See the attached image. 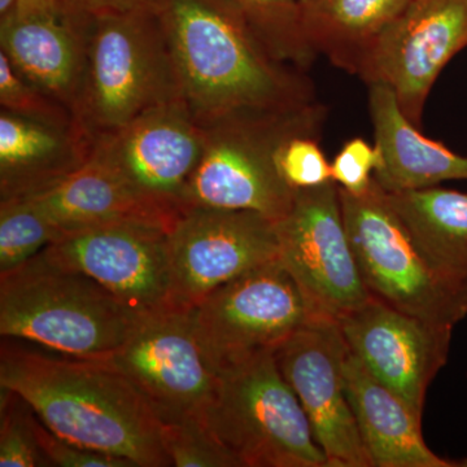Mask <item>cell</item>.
I'll use <instances>...</instances> for the list:
<instances>
[{
	"label": "cell",
	"mask_w": 467,
	"mask_h": 467,
	"mask_svg": "<svg viewBox=\"0 0 467 467\" xmlns=\"http://www.w3.org/2000/svg\"><path fill=\"white\" fill-rule=\"evenodd\" d=\"M178 99H183L182 88L159 11L90 18L75 117L92 142L147 110Z\"/></svg>",
	"instance_id": "cell-5"
},
{
	"label": "cell",
	"mask_w": 467,
	"mask_h": 467,
	"mask_svg": "<svg viewBox=\"0 0 467 467\" xmlns=\"http://www.w3.org/2000/svg\"><path fill=\"white\" fill-rule=\"evenodd\" d=\"M140 316L99 282L45 251L0 273V335L78 358L104 359L128 340Z\"/></svg>",
	"instance_id": "cell-4"
},
{
	"label": "cell",
	"mask_w": 467,
	"mask_h": 467,
	"mask_svg": "<svg viewBox=\"0 0 467 467\" xmlns=\"http://www.w3.org/2000/svg\"><path fill=\"white\" fill-rule=\"evenodd\" d=\"M348 346L337 321L313 318L273 352L308 417L327 467H373L346 392Z\"/></svg>",
	"instance_id": "cell-13"
},
{
	"label": "cell",
	"mask_w": 467,
	"mask_h": 467,
	"mask_svg": "<svg viewBox=\"0 0 467 467\" xmlns=\"http://www.w3.org/2000/svg\"><path fill=\"white\" fill-rule=\"evenodd\" d=\"M0 387L18 393L52 432L134 467L171 466L162 425L106 359L78 358L2 337Z\"/></svg>",
	"instance_id": "cell-1"
},
{
	"label": "cell",
	"mask_w": 467,
	"mask_h": 467,
	"mask_svg": "<svg viewBox=\"0 0 467 467\" xmlns=\"http://www.w3.org/2000/svg\"><path fill=\"white\" fill-rule=\"evenodd\" d=\"M161 436L171 466L242 467L209 429L202 416L162 425Z\"/></svg>",
	"instance_id": "cell-27"
},
{
	"label": "cell",
	"mask_w": 467,
	"mask_h": 467,
	"mask_svg": "<svg viewBox=\"0 0 467 467\" xmlns=\"http://www.w3.org/2000/svg\"><path fill=\"white\" fill-rule=\"evenodd\" d=\"M171 306L192 310L212 291L278 260L276 223L243 209H186L169 232Z\"/></svg>",
	"instance_id": "cell-10"
},
{
	"label": "cell",
	"mask_w": 467,
	"mask_h": 467,
	"mask_svg": "<svg viewBox=\"0 0 467 467\" xmlns=\"http://www.w3.org/2000/svg\"><path fill=\"white\" fill-rule=\"evenodd\" d=\"M0 389V467H51L36 439V411L18 393Z\"/></svg>",
	"instance_id": "cell-26"
},
{
	"label": "cell",
	"mask_w": 467,
	"mask_h": 467,
	"mask_svg": "<svg viewBox=\"0 0 467 467\" xmlns=\"http://www.w3.org/2000/svg\"><path fill=\"white\" fill-rule=\"evenodd\" d=\"M109 361L124 374L161 425L204 416L217 386L193 330L192 310L144 316Z\"/></svg>",
	"instance_id": "cell-11"
},
{
	"label": "cell",
	"mask_w": 467,
	"mask_h": 467,
	"mask_svg": "<svg viewBox=\"0 0 467 467\" xmlns=\"http://www.w3.org/2000/svg\"><path fill=\"white\" fill-rule=\"evenodd\" d=\"M0 107L15 115L51 124L77 122L69 107L18 75L3 52H0Z\"/></svg>",
	"instance_id": "cell-28"
},
{
	"label": "cell",
	"mask_w": 467,
	"mask_h": 467,
	"mask_svg": "<svg viewBox=\"0 0 467 467\" xmlns=\"http://www.w3.org/2000/svg\"><path fill=\"white\" fill-rule=\"evenodd\" d=\"M38 417V416H36ZM36 439L51 466L58 467H134L129 461L88 450L52 432L41 420H36Z\"/></svg>",
	"instance_id": "cell-31"
},
{
	"label": "cell",
	"mask_w": 467,
	"mask_h": 467,
	"mask_svg": "<svg viewBox=\"0 0 467 467\" xmlns=\"http://www.w3.org/2000/svg\"><path fill=\"white\" fill-rule=\"evenodd\" d=\"M318 140L317 135H294L276 153L279 174L294 192L313 189L333 181L331 164Z\"/></svg>",
	"instance_id": "cell-29"
},
{
	"label": "cell",
	"mask_w": 467,
	"mask_h": 467,
	"mask_svg": "<svg viewBox=\"0 0 467 467\" xmlns=\"http://www.w3.org/2000/svg\"><path fill=\"white\" fill-rule=\"evenodd\" d=\"M380 165L376 144L370 146L362 138L348 140L331 162V174L337 186L352 193L367 192Z\"/></svg>",
	"instance_id": "cell-30"
},
{
	"label": "cell",
	"mask_w": 467,
	"mask_h": 467,
	"mask_svg": "<svg viewBox=\"0 0 467 467\" xmlns=\"http://www.w3.org/2000/svg\"><path fill=\"white\" fill-rule=\"evenodd\" d=\"M29 199L64 234L115 223H155L171 232L180 218L138 195L92 159L64 182Z\"/></svg>",
	"instance_id": "cell-21"
},
{
	"label": "cell",
	"mask_w": 467,
	"mask_h": 467,
	"mask_svg": "<svg viewBox=\"0 0 467 467\" xmlns=\"http://www.w3.org/2000/svg\"><path fill=\"white\" fill-rule=\"evenodd\" d=\"M183 100L199 122L316 101L306 72L276 60L233 0H162Z\"/></svg>",
	"instance_id": "cell-2"
},
{
	"label": "cell",
	"mask_w": 467,
	"mask_h": 467,
	"mask_svg": "<svg viewBox=\"0 0 467 467\" xmlns=\"http://www.w3.org/2000/svg\"><path fill=\"white\" fill-rule=\"evenodd\" d=\"M387 198L435 269L467 279V192L434 186L387 192Z\"/></svg>",
	"instance_id": "cell-23"
},
{
	"label": "cell",
	"mask_w": 467,
	"mask_h": 467,
	"mask_svg": "<svg viewBox=\"0 0 467 467\" xmlns=\"http://www.w3.org/2000/svg\"><path fill=\"white\" fill-rule=\"evenodd\" d=\"M337 324L349 352L423 418L427 389L447 364L453 328L429 324L371 296Z\"/></svg>",
	"instance_id": "cell-16"
},
{
	"label": "cell",
	"mask_w": 467,
	"mask_h": 467,
	"mask_svg": "<svg viewBox=\"0 0 467 467\" xmlns=\"http://www.w3.org/2000/svg\"><path fill=\"white\" fill-rule=\"evenodd\" d=\"M57 5L58 0H21L20 15L47 11V9L57 8Z\"/></svg>",
	"instance_id": "cell-33"
},
{
	"label": "cell",
	"mask_w": 467,
	"mask_h": 467,
	"mask_svg": "<svg viewBox=\"0 0 467 467\" xmlns=\"http://www.w3.org/2000/svg\"><path fill=\"white\" fill-rule=\"evenodd\" d=\"M90 18L60 5L0 26V52L18 75L72 109L84 81Z\"/></svg>",
	"instance_id": "cell-17"
},
{
	"label": "cell",
	"mask_w": 467,
	"mask_h": 467,
	"mask_svg": "<svg viewBox=\"0 0 467 467\" xmlns=\"http://www.w3.org/2000/svg\"><path fill=\"white\" fill-rule=\"evenodd\" d=\"M368 110L380 165L374 180L386 192L467 181V156L425 137L402 113L395 91L383 82L368 84Z\"/></svg>",
	"instance_id": "cell-19"
},
{
	"label": "cell",
	"mask_w": 467,
	"mask_h": 467,
	"mask_svg": "<svg viewBox=\"0 0 467 467\" xmlns=\"http://www.w3.org/2000/svg\"><path fill=\"white\" fill-rule=\"evenodd\" d=\"M45 254L99 282L140 317L174 309L167 227L115 223L66 234Z\"/></svg>",
	"instance_id": "cell-14"
},
{
	"label": "cell",
	"mask_w": 467,
	"mask_h": 467,
	"mask_svg": "<svg viewBox=\"0 0 467 467\" xmlns=\"http://www.w3.org/2000/svg\"><path fill=\"white\" fill-rule=\"evenodd\" d=\"M204 130L183 99L169 101L94 140L90 159L175 217L201 161Z\"/></svg>",
	"instance_id": "cell-12"
},
{
	"label": "cell",
	"mask_w": 467,
	"mask_h": 467,
	"mask_svg": "<svg viewBox=\"0 0 467 467\" xmlns=\"http://www.w3.org/2000/svg\"><path fill=\"white\" fill-rule=\"evenodd\" d=\"M328 109L318 100L290 109L234 110L201 122L204 149L184 192L193 207L243 209L278 223L295 192L276 167L282 144L299 134L321 137Z\"/></svg>",
	"instance_id": "cell-3"
},
{
	"label": "cell",
	"mask_w": 467,
	"mask_h": 467,
	"mask_svg": "<svg viewBox=\"0 0 467 467\" xmlns=\"http://www.w3.org/2000/svg\"><path fill=\"white\" fill-rule=\"evenodd\" d=\"M410 0H299L301 23L317 55L353 76Z\"/></svg>",
	"instance_id": "cell-22"
},
{
	"label": "cell",
	"mask_w": 467,
	"mask_h": 467,
	"mask_svg": "<svg viewBox=\"0 0 467 467\" xmlns=\"http://www.w3.org/2000/svg\"><path fill=\"white\" fill-rule=\"evenodd\" d=\"M344 225L374 299L429 324L453 328L467 317V279L436 270L418 248L387 192L374 180L367 192L339 187Z\"/></svg>",
	"instance_id": "cell-6"
},
{
	"label": "cell",
	"mask_w": 467,
	"mask_h": 467,
	"mask_svg": "<svg viewBox=\"0 0 467 467\" xmlns=\"http://www.w3.org/2000/svg\"><path fill=\"white\" fill-rule=\"evenodd\" d=\"M64 11L75 16L91 18L104 14L140 11H160L162 0H58Z\"/></svg>",
	"instance_id": "cell-32"
},
{
	"label": "cell",
	"mask_w": 467,
	"mask_h": 467,
	"mask_svg": "<svg viewBox=\"0 0 467 467\" xmlns=\"http://www.w3.org/2000/svg\"><path fill=\"white\" fill-rule=\"evenodd\" d=\"M217 377L202 417L242 467H327L308 417L273 352Z\"/></svg>",
	"instance_id": "cell-7"
},
{
	"label": "cell",
	"mask_w": 467,
	"mask_h": 467,
	"mask_svg": "<svg viewBox=\"0 0 467 467\" xmlns=\"http://www.w3.org/2000/svg\"><path fill=\"white\" fill-rule=\"evenodd\" d=\"M21 0H0V26L20 15Z\"/></svg>",
	"instance_id": "cell-34"
},
{
	"label": "cell",
	"mask_w": 467,
	"mask_h": 467,
	"mask_svg": "<svg viewBox=\"0 0 467 467\" xmlns=\"http://www.w3.org/2000/svg\"><path fill=\"white\" fill-rule=\"evenodd\" d=\"M456 467H467V459L461 460L459 462L456 461Z\"/></svg>",
	"instance_id": "cell-35"
},
{
	"label": "cell",
	"mask_w": 467,
	"mask_h": 467,
	"mask_svg": "<svg viewBox=\"0 0 467 467\" xmlns=\"http://www.w3.org/2000/svg\"><path fill=\"white\" fill-rule=\"evenodd\" d=\"M273 57L308 72L316 54L301 23L299 0H233Z\"/></svg>",
	"instance_id": "cell-24"
},
{
	"label": "cell",
	"mask_w": 467,
	"mask_h": 467,
	"mask_svg": "<svg viewBox=\"0 0 467 467\" xmlns=\"http://www.w3.org/2000/svg\"><path fill=\"white\" fill-rule=\"evenodd\" d=\"M276 234L279 263L315 317L339 322L370 299L344 225L337 182L296 190Z\"/></svg>",
	"instance_id": "cell-9"
},
{
	"label": "cell",
	"mask_w": 467,
	"mask_h": 467,
	"mask_svg": "<svg viewBox=\"0 0 467 467\" xmlns=\"http://www.w3.org/2000/svg\"><path fill=\"white\" fill-rule=\"evenodd\" d=\"M78 124L58 125L0 109V202L42 195L90 160Z\"/></svg>",
	"instance_id": "cell-18"
},
{
	"label": "cell",
	"mask_w": 467,
	"mask_h": 467,
	"mask_svg": "<svg viewBox=\"0 0 467 467\" xmlns=\"http://www.w3.org/2000/svg\"><path fill=\"white\" fill-rule=\"evenodd\" d=\"M64 235L32 199L0 202V273L33 259Z\"/></svg>",
	"instance_id": "cell-25"
},
{
	"label": "cell",
	"mask_w": 467,
	"mask_h": 467,
	"mask_svg": "<svg viewBox=\"0 0 467 467\" xmlns=\"http://www.w3.org/2000/svg\"><path fill=\"white\" fill-rule=\"evenodd\" d=\"M192 318L205 359L218 376L275 352L317 317L290 273L275 260L212 291L192 310Z\"/></svg>",
	"instance_id": "cell-8"
},
{
	"label": "cell",
	"mask_w": 467,
	"mask_h": 467,
	"mask_svg": "<svg viewBox=\"0 0 467 467\" xmlns=\"http://www.w3.org/2000/svg\"><path fill=\"white\" fill-rule=\"evenodd\" d=\"M466 47L467 0H410L378 39L359 78L389 85L402 113L420 128L436 79Z\"/></svg>",
	"instance_id": "cell-15"
},
{
	"label": "cell",
	"mask_w": 467,
	"mask_h": 467,
	"mask_svg": "<svg viewBox=\"0 0 467 467\" xmlns=\"http://www.w3.org/2000/svg\"><path fill=\"white\" fill-rule=\"evenodd\" d=\"M344 382L356 425L373 467H456L427 447L422 417L347 353Z\"/></svg>",
	"instance_id": "cell-20"
}]
</instances>
